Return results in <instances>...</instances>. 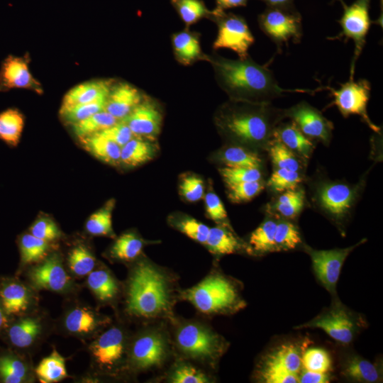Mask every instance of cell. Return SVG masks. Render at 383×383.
Listing matches in <instances>:
<instances>
[{"instance_id":"53","label":"cell","mask_w":383,"mask_h":383,"mask_svg":"<svg viewBox=\"0 0 383 383\" xmlns=\"http://www.w3.org/2000/svg\"><path fill=\"white\" fill-rule=\"evenodd\" d=\"M33 235L51 242L61 237V231L56 223L50 218L42 216L36 219L30 228Z\"/></svg>"},{"instance_id":"59","label":"cell","mask_w":383,"mask_h":383,"mask_svg":"<svg viewBox=\"0 0 383 383\" xmlns=\"http://www.w3.org/2000/svg\"><path fill=\"white\" fill-rule=\"evenodd\" d=\"M267 7H289L293 6L294 0H262Z\"/></svg>"},{"instance_id":"31","label":"cell","mask_w":383,"mask_h":383,"mask_svg":"<svg viewBox=\"0 0 383 383\" xmlns=\"http://www.w3.org/2000/svg\"><path fill=\"white\" fill-rule=\"evenodd\" d=\"M157 152L152 140L134 137L121 149V163L137 167L152 160Z\"/></svg>"},{"instance_id":"18","label":"cell","mask_w":383,"mask_h":383,"mask_svg":"<svg viewBox=\"0 0 383 383\" xmlns=\"http://www.w3.org/2000/svg\"><path fill=\"white\" fill-rule=\"evenodd\" d=\"M29 278L33 287L53 292H65L71 285L70 277L64 268L60 256L53 253L33 267Z\"/></svg>"},{"instance_id":"58","label":"cell","mask_w":383,"mask_h":383,"mask_svg":"<svg viewBox=\"0 0 383 383\" xmlns=\"http://www.w3.org/2000/svg\"><path fill=\"white\" fill-rule=\"evenodd\" d=\"M218 9L224 10L227 9L245 6L248 0H216Z\"/></svg>"},{"instance_id":"48","label":"cell","mask_w":383,"mask_h":383,"mask_svg":"<svg viewBox=\"0 0 383 383\" xmlns=\"http://www.w3.org/2000/svg\"><path fill=\"white\" fill-rule=\"evenodd\" d=\"M106 98L60 109L61 118L65 123L72 125L91 115L104 110Z\"/></svg>"},{"instance_id":"39","label":"cell","mask_w":383,"mask_h":383,"mask_svg":"<svg viewBox=\"0 0 383 383\" xmlns=\"http://www.w3.org/2000/svg\"><path fill=\"white\" fill-rule=\"evenodd\" d=\"M115 203L113 199L109 200L88 218L85 228L89 234L96 236L114 235L112 226V211Z\"/></svg>"},{"instance_id":"2","label":"cell","mask_w":383,"mask_h":383,"mask_svg":"<svg viewBox=\"0 0 383 383\" xmlns=\"http://www.w3.org/2000/svg\"><path fill=\"white\" fill-rule=\"evenodd\" d=\"M284 118V109L272 103L231 99L220 110L216 124L233 144L253 151L267 150L276 127Z\"/></svg>"},{"instance_id":"44","label":"cell","mask_w":383,"mask_h":383,"mask_svg":"<svg viewBox=\"0 0 383 383\" xmlns=\"http://www.w3.org/2000/svg\"><path fill=\"white\" fill-rule=\"evenodd\" d=\"M67 265L74 274L82 277L94 270L96 258L90 250L84 245H77L69 252Z\"/></svg>"},{"instance_id":"7","label":"cell","mask_w":383,"mask_h":383,"mask_svg":"<svg viewBox=\"0 0 383 383\" xmlns=\"http://www.w3.org/2000/svg\"><path fill=\"white\" fill-rule=\"evenodd\" d=\"M173 350L171 335L163 326L145 328L129 342L128 368L137 372L160 369Z\"/></svg>"},{"instance_id":"50","label":"cell","mask_w":383,"mask_h":383,"mask_svg":"<svg viewBox=\"0 0 383 383\" xmlns=\"http://www.w3.org/2000/svg\"><path fill=\"white\" fill-rule=\"evenodd\" d=\"M302 369L312 372L328 373L331 369V357L323 348H311L303 352L301 357Z\"/></svg>"},{"instance_id":"19","label":"cell","mask_w":383,"mask_h":383,"mask_svg":"<svg viewBox=\"0 0 383 383\" xmlns=\"http://www.w3.org/2000/svg\"><path fill=\"white\" fill-rule=\"evenodd\" d=\"M12 89H28L41 94L40 84L33 77L28 67V58L7 56L0 68V92Z\"/></svg>"},{"instance_id":"52","label":"cell","mask_w":383,"mask_h":383,"mask_svg":"<svg viewBox=\"0 0 383 383\" xmlns=\"http://www.w3.org/2000/svg\"><path fill=\"white\" fill-rule=\"evenodd\" d=\"M219 172L226 185L263 180V173L260 168L224 167L219 170Z\"/></svg>"},{"instance_id":"27","label":"cell","mask_w":383,"mask_h":383,"mask_svg":"<svg viewBox=\"0 0 383 383\" xmlns=\"http://www.w3.org/2000/svg\"><path fill=\"white\" fill-rule=\"evenodd\" d=\"M270 214L250 234L247 245L248 253L263 255L275 252L274 234L278 216L272 213Z\"/></svg>"},{"instance_id":"57","label":"cell","mask_w":383,"mask_h":383,"mask_svg":"<svg viewBox=\"0 0 383 383\" xmlns=\"http://www.w3.org/2000/svg\"><path fill=\"white\" fill-rule=\"evenodd\" d=\"M330 374L321 373L302 369L299 374L300 383H328L330 382Z\"/></svg>"},{"instance_id":"4","label":"cell","mask_w":383,"mask_h":383,"mask_svg":"<svg viewBox=\"0 0 383 383\" xmlns=\"http://www.w3.org/2000/svg\"><path fill=\"white\" fill-rule=\"evenodd\" d=\"M171 339L179 357L214 370L227 351L229 343L208 324L175 317Z\"/></svg>"},{"instance_id":"20","label":"cell","mask_w":383,"mask_h":383,"mask_svg":"<svg viewBox=\"0 0 383 383\" xmlns=\"http://www.w3.org/2000/svg\"><path fill=\"white\" fill-rule=\"evenodd\" d=\"M144 99L140 91L126 82L113 83L104 111L118 121L126 118Z\"/></svg>"},{"instance_id":"17","label":"cell","mask_w":383,"mask_h":383,"mask_svg":"<svg viewBox=\"0 0 383 383\" xmlns=\"http://www.w3.org/2000/svg\"><path fill=\"white\" fill-rule=\"evenodd\" d=\"M135 137L153 141L159 135L162 114L157 105L152 100H143L123 119Z\"/></svg>"},{"instance_id":"1","label":"cell","mask_w":383,"mask_h":383,"mask_svg":"<svg viewBox=\"0 0 383 383\" xmlns=\"http://www.w3.org/2000/svg\"><path fill=\"white\" fill-rule=\"evenodd\" d=\"M174 274L146 259L131 269L126 284L127 312L145 320L174 318V307L179 300Z\"/></svg>"},{"instance_id":"23","label":"cell","mask_w":383,"mask_h":383,"mask_svg":"<svg viewBox=\"0 0 383 383\" xmlns=\"http://www.w3.org/2000/svg\"><path fill=\"white\" fill-rule=\"evenodd\" d=\"M204 245L216 256L248 251V245L237 237L232 228L221 224L210 228Z\"/></svg>"},{"instance_id":"40","label":"cell","mask_w":383,"mask_h":383,"mask_svg":"<svg viewBox=\"0 0 383 383\" xmlns=\"http://www.w3.org/2000/svg\"><path fill=\"white\" fill-rule=\"evenodd\" d=\"M35 372L40 381L43 383L57 382L67 375L65 360L55 350L41 360Z\"/></svg>"},{"instance_id":"36","label":"cell","mask_w":383,"mask_h":383,"mask_svg":"<svg viewBox=\"0 0 383 383\" xmlns=\"http://www.w3.org/2000/svg\"><path fill=\"white\" fill-rule=\"evenodd\" d=\"M267 150L275 169H287L303 173L306 162L290 150L277 138L273 137Z\"/></svg>"},{"instance_id":"33","label":"cell","mask_w":383,"mask_h":383,"mask_svg":"<svg viewBox=\"0 0 383 383\" xmlns=\"http://www.w3.org/2000/svg\"><path fill=\"white\" fill-rule=\"evenodd\" d=\"M166 381L170 383H210L213 379L197 365L179 357L169 369Z\"/></svg>"},{"instance_id":"24","label":"cell","mask_w":383,"mask_h":383,"mask_svg":"<svg viewBox=\"0 0 383 383\" xmlns=\"http://www.w3.org/2000/svg\"><path fill=\"white\" fill-rule=\"evenodd\" d=\"M176 60L185 66L201 60H208L201 48L199 35L196 32L184 30L175 33L171 38Z\"/></svg>"},{"instance_id":"37","label":"cell","mask_w":383,"mask_h":383,"mask_svg":"<svg viewBox=\"0 0 383 383\" xmlns=\"http://www.w3.org/2000/svg\"><path fill=\"white\" fill-rule=\"evenodd\" d=\"M42 323L38 318L26 317L13 324L9 331L11 343L20 348L30 346L40 335Z\"/></svg>"},{"instance_id":"10","label":"cell","mask_w":383,"mask_h":383,"mask_svg":"<svg viewBox=\"0 0 383 383\" xmlns=\"http://www.w3.org/2000/svg\"><path fill=\"white\" fill-rule=\"evenodd\" d=\"M129 342L122 328L111 326L91 344L89 349L94 362L100 370L111 374L128 367Z\"/></svg>"},{"instance_id":"16","label":"cell","mask_w":383,"mask_h":383,"mask_svg":"<svg viewBox=\"0 0 383 383\" xmlns=\"http://www.w3.org/2000/svg\"><path fill=\"white\" fill-rule=\"evenodd\" d=\"M285 118H289L296 126L311 140L325 145L330 144L334 126L322 113L308 102L302 101L284 109Z\"/></svg>"},{"instance_id":"29","label":"cell","mask_w":383,"mask_h":383,"mask_svg":"<svg viewBox=\"0 0 383 383\" xmlns=\"http://www.w3.org/2000/svg\"><path fill=\"white\" fill-rule=\"evenodd\" d=\"M216 159L226 167L260 168L263 162L257 152L238 144L223 148Z\"/></svg>"},{"instance_id":"12","label":"cell","mask_w":383,"mask_h":383,"mask_svg":"<svg viewBox=\"0 0 383 383\" xmlns=\"http://www.w3.org/2000/svg\"><path fill=\"white\" fill-rule=\"evenodd\" d=\"M218 26V33L213 44L214 50L226 48L234 51L239 59L249 57L248 50L255 38L245 20L233 13H226L216 9L212 13Z\"/></svg>"},{"instance_id":"9","label":"cell","mask_w":383,"mask_h":383,"mask_svg":"<svg viewBox=\"0 0 383 383\" xmlns=\"http://www.w3.org/2000/svg\"><path fill=\"white\" fill-rule=\"evenodd\" d=\"M365 323L362 317L335 299L328 309L295 328H319L335 341L347 345L354 340Z\"/></svg>"},{"instance_id":"60","label":"cell","mask_w":383,"mask_h":383,"mask_svg":"<svg viewBox=\"0 0 383 383\" xmlns=\"http://www.w3.org/2000/svg\"><path fill=\"white\" fill-rule=\"evenodd\" d=\"M5 313H6L4 312V309H2L0 306V331L4 328L7 322Z\"/></svg>"},{"instance_id":"14","label":"cell","mask_w":383,"mask_h":383,"mask_svg":"<svg viewBox=\"0 0 383 383\" xmlns=\"http://www.w3.org/2000/svg\"><path fill=\"white\" fill-rule=\"evenodd\" d=\"M343 6V13L339 21L340 33L334 38H344L345 41L353 40L355 44L354 56L350 67V79L353 78L357 60L366 43V37L370 27V0H355L350 6L339 0Z\"/></svg>"},{"instance_id":"45","label":"cell","mask_w":383,"mask_h":383,"mask_svg":"<svg viewBox=\"0 0 383 383\" xmlns=\"http://www.w3.org/2000/svg\"><path fill=\"white\" fill-rule=\"evenodd\" d=\"M170 224L190 239L204 245L210 228L198 220L188 216H179L170 219Z\"/></svg>"},{"instance_id":"15","label":"cell","mask_w":383,"mask_h":383,"mask_svg":"<svg viewBox=\"0 0 383 383\" xmlns=\"http://www.w3.org/2000/svg\"><path fill=\"white\" fill-rule=\"evenodd\" d=\"M366 240L364 238L352 246L331 250H315L304 245V250L311 257L318 281L333 296L336 295L337 282L346 258L355 248Z\"/></svg>"},{"instance_id":"47","label":"cell","mask_w":383,"mask_h":383,"mask_svg":"<svg viewBox=\"0 0 383 383\" xmlns=\"http://www.w3.org/2000/svg\"><path fill=\"white\" fill-rule=\"evenodd\" d=\"M28 377L26 365L17 357L11 355L0 357V378L6 383H21Z\"/></svg>"},{"instance_id":"38","label":"cell","mask_w":383,"mask_h":383,"mask_svg":"<svg viewBox=\"0 0 383 383\" xmlns=\"http://www.w3.org/2000/svg\"><path fill=\"white\" fill-rule=\"evenodd\" d=\"M24 126V116L14 108L0 113V140L11 147H16L21 139Z\"/></svg>"},{"instance_id":"25","label":"cell","mask_w":383,"mask_h":383,"mask_svg":"<svg viewBox=\"0 0 383 383\" xmlns=\"http://www.w3.org/2000/svg\"><path fill=\"white\" fill-rule=\"evenodd\" d=\"M274 137L306 162L310 158L315 148L313 142L291 121L279 123L275 128Z\"/></svg>"},{"instance_id":"8","label":"cell","mask_w":383,"mask_h":383,"mask_svg":"<svg viewBox=\"0 0 383 383\" xmlns=\"http://www.w3.org/2000/svg\"><path fill=\"white\" fill-rule=\"evenodd\" d=\"M304 345L282 344L266 354L257 366L255 376L260 382L297 383L301 370Z\"/></svg>"},{"instance_id":"41","label":"cell","mask_w":383,"mask_h":383,"mask_svg":"<svg viewBox=\"0 0 383 383\" xmlns=\"http://www.w3.org/2000/svg\"><path fill=\"white\" fill-rule=\"evenodd\" d=\"M21 262L25 264L40 262L48 255L49 242L40 239L31 233L22 235L19 240Z\"/></svg>"},{"instance_id":"28","label":"cell","mask_w":383,"mask_h":383,"mask_svg":"<svg viewBox=\"0 0 383 383\" xmlns=\"http://www.w3.org/2000/svg\"><path fill=\"white\" fill-rule=\"evenodd\" d=\"M79 140L83 148L99 160L113 166L121 163V148L114 142L98 133Z\"/></svg>"},{"instance_id":"30","label":"cell","mask_w":383,"mask_h":383,"mask_svg":"<svg viewBox=\"0 0 383 383\" xmlns=\"http://www.w3.org/2000/svg\"><path fill=\"white\" fill-rule=\"evenodd\" d=\"M87 283L96 297L101 302L113 301L120 292L117 279L106 269L91 271L88 274Z\"/></svg>"},{"instance_id":"11","label":"cell","mask_w":383,"mask_h":383,"mask_svg":"<svg viewBox=\"0 0 383 383\" xmlns=\"http://www.w3.org/2000/svg\"><path fill=\"white\" fill-rule=\"evenodd\" d=\"M262 32L279 49L290 40L299 43L303 35L301 16L294 6L267 7L258 17Z\"/></svg>"},{"instance_id":"54","label":"cell","mask_w":383,"mask_h":383,"mask_svg":"<svg viewBox=\"0 0 383 383\" xmlns=\"http://www.w3.org/2000/svg\"><path fill=\"white\" fill-rule=\"evenodd\" d=\"M179 194L189 202H196L204 196L203 180L196 175H185L179 184Z\"/></svg>"},{"instance_id":"32","label":"cell","mask_w":383,"mask_h":383,"mask_svg":"<svg viewBox=\"0 0 383 383\" xmlns=\"http://www.w3.org/2000/svg\"><path fill=\"white\" fill-rule=\"evenodd\" d=\"M145 243L135 232H126L113 242L109 250V255L117 261L133 262L139 258Z\"/></svg>"},{"instance_id":"55","label":"cell","mask_w":383,"mask_h":383,"mask_svg":"<svg viewBox=\"0 0 383 383\" xmlns=\"http://www.w3.org/2000/svg\"><path fill=\"white\" fill-rule=\"evenodd\" d=\"M204 197L208 218L218 224L231 227L227 212L218 196L214 192H210L206 193Z\"/></svg>"},{"instance_id":"34","label":"cell","mask_w":383,"mask_h":383,"mask_svg":"<svg viewBox=\"0 0 383 383\" xmlns=\"http://www.w3.org/2000/svg\"><path fill=\"white\" fill-rule=\"evenodd\" d=\"M4 312L8 315H19L29 307L31 296L29 290L21 283L11 282L0 292Z\"/></svg>"},{"instance_id":"43","label":"cell","mask_w":383,"mask_h":383,"mask_svg":"<svg viewBox=\"0 0 383 383\" xmlns=\"http://www.w3.org/2000/svg\"><path fill=\"white\" fill-rule=\"evenodd\" d=\"M301 243L297 227L288 219L278 218L274 234L275 252L294 250Z\"/></svg>"},{"instance_id":"22","label":"cell","mask_w":383,"mask_h":383,"mask_svg":"<svg viewBox=\"0 0 383 383\" xmlns=\"http://www.w3.org/2000/svg\"><path fill=\"white\" fill-rule=\"evenodd\" d=\"M113 83L112 80L99 79L80 84L65 94L60 109L107 98Z\"/></svg>"},{"instance_id":"46","label":"cell","mask_w":383,"mask_h":383,"mask_svg":"<svg viewBox=\"0 0 383 383\" xmlns=\"http://www.w3.org/2000/svg\"><path fill=\"white\" fill-rule=\"evenodd\" d=\"M303 180L304 174L301 172L278 168L274 170L266 186L271 192L280 194L299 187Z\"/></svg>"},{"instance_id":"35","label":"cell","mask_w":383,"mask_h":383,"mask_svg":"<svg viewBox=\"0 0 383 383\" xmlns=\"http://www.w3.org/2000/svg\"><path fill=\"white\" fill-rule=\"evenodd\" d=\"M305 204L303 189L296 188L280 193L270 206V213L286 219H294L301 212Z\"/></svg>"},{"instance_id":"56","label":"cell","mask_w":383,"mask_h":383,"mask_svg":"<svg viewBox=\"0 0 383 383\" xmlns=\"http://www.w3.org/2000/svg\"><path fill=\"white\" fill-rule=\"evenodd\" d=\"M97 133L114 142L121 148L135 137L129 127L122 121Z\"/></svg>"},{"instance_id":"5","label":"cell","mask_w":383,"mask_h":383,"mask_svg":"<svg viewBox=\"0 0 383 383\" xmlns=\"http://www.w3.org/2000/svg\"><path fill=\"white\" fill-rule=\"evenodd\" d=\"M179 300L206 316L233 314L246 306L237 282L214 270L195 285L180 290Z\"/></svg>"},{"instance_id":"49","label":"cell","mask_w":383,"mask_h":383,"mask_svg":"<svg viewBox=\"0 0 383 383\" xmlns=\"http://www.w3.org/2000/svg\"><path fill=\"white\" fill-rule=\"evenodd\" d=\"M171 2L187 27L211 14L199 0H171Z\"/></svg>"},{"instance_id":"6","label":"cell","mask_w":383,"mask_h":383,"mask_svg":"<svg viewBox=\"0 0 383 383\" xmlns=\"http://www.w3.org/2000/svg\"><path fill=\"white\" fill-rule=\"evenodd\" d=\"M365 182L364 178L356 184L317 178L310 185L311 202L341 229L351 216L363 192Z\"/></svg>"},{"instance_id":"13","label":"cell","mask_w":383,"mask_h":383,"mask_svg":"<svg viewBox=\"0 0 383 383\" xmlns=\"http://www.w3.org/2000/svg\"><path fill=\"white\" fill-rule=\"evenodd\" d=\"M333 100L332 104L335 105L344 118L350 115H358L373 131L379 133V127L376 126L370 118L367 106L370 97V82L365 79L349 81L340 84L338 89L328 87Z\"/></svg>"},{"instance_id":"3","label":"cell","mask_w":383,"mask_h":383,"mask_svg":"<svg viewBox=\"0 0 383 383\" xmlns=\"http://www.w3.org/2000/svg\"><path fill=\"white\" fill-rule=\"evenodd\" d=\"M216 79L231 100L256 103H272L284 92H313L306 89H284L266 66L250 57L231 60L218 55L209 56Z\"/></svg>"},{"instance_id":"21","label":"cell","mask_w":383,"mask_h":383,"mask_svg":"<svg viewBox=\"0 0 383 383\" xmlns=\"http://www.w3.org/2000/svg\"><path fill=\"white\" fill-rule=\"evenodd\" d=\"M63 323L70 333L84 336L107 323V318L86 307H74L66 313Z\"/></svg>"},{"instance_id":"26","label":"cell","mask_w":383,"mask_h":383,"mask_svg":"<svg viewBox=\"0 0 383 383\" xmlns=\"http://www.w3.org/2000/svg\"><path fill=\"white\" fill-rule=\"evenodd\" d=\"M341 373L349 380L362 383H376L382 379L380 365L358 355L348 357L343 363Z\"/></svg>"},{"instance_id":"42","label":"cell","mask_w":383,"mask_h":383,"mask_svg":"<svg viewBox=\"0 0 383 383\" xmlns=\"http://www.w3.org/2000/svg\"><path fill=\"white\" fill-rule=\"evenodd\" d=\"M118 121V119L104 110L71 126L74 135L80 138L99 133Z\"/></svg>"},{"instance_id":"51","label":"cell","mask_w":383,"mask_h":383,"mask_svg":"<svg viewBox=\"0 0 383 383\" xmlns=\"http://www.w3.org/2000/svg\"><path fill=\"white\" fill-rule=\"evenodd\" d=\"M265 186L263 180L228 184V196L234 203L248 201L258 195Z\"/></svg>"}]
</instances>
